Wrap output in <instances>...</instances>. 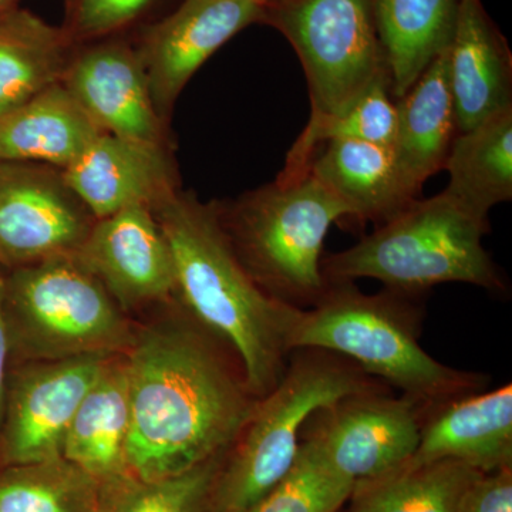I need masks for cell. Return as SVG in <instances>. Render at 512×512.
I'll use <instances>...</instances> for the list:
<instances>
[{
  "mask_svg": "<svg viewBox=\"0 0 512 512\" xmlns=\"http://www.w3.org/2000/svg\"><path fill=\"white\" fill-rule=\"evenodd\" d=\"M126 360V467L140 480L180 476L227 453L258 402L235 353L185 311L136 328Z\"/></svg>",
  "mask_w": 512,
  "mask_h": 512,
  "instance_id": "1",
  "label": "cell"
},
{
  "mask_svg": "<svg viewBox=\"0 0 512 512\" xmlns=\"http://www.w3.org/2000/svg\"><path fill=\"white\" fill-rule=\"evenodd\" d=\"M151 211L173 259L174 298L235 353L261 399L284 375L289 329L301 308L256 284L222 227L218 205L175 190Z\"/></svg>",
  "mask_w": 512,
  "mask_h": 512,
  "instance_id": "2",
  "label": "cell"
},
{
  "mask_svg": "<svg viewBox=\"0 0 512 512\" xmlns=\"http://www.w3.org/2000/svg\"><path fill=\"white\" fill-rule=\"evenodd\" d=\"M412 296L384 289L367 295L353 282H329L309 309H298L289 353H336L419 404L424 413L457 397L481 392L487 377L437 362L420 346L421 315Z\"/></svg>",
  "mask_w": 512,
  "mask_h": 512,
  "instance_id": "3",
  "label": "cell"
},
{
  "mask_svg": "<svg viewBox=\"0 0 512 512\" xmlns=\"http://www.w3.org/2000/svg\"><path fill=\"white\" fill-rule=\"evenodd\" d=\"M488 231V218L443 191L413 201L353 247L323 258V274L329 282L376 279L412 298L443 284L505 292L504 275L483 245Z\"/></svg>",
  "mask_w": 512,
  "mask_h": 512,
  "instance_id": "4",
  "label": "cell"
},
{
  "mask_svg": "<svg viewBox=\"0 0 512 512\" xmlns=\"http://www.w3.org/2000/svg\"><path fill=\"white\" fill-rule=\"evenodd\" d=\"M392 390L346 357L318 349L289 353L278 384L258 399L215 481L212 512H245L291 471L312 414L356 393Z\"/></svg>",
  "mask_w": 512,
  "mask_h": 512,
  "instance_id": "5",
  "label": "cell"
},
{
  "mask_svg": "<svg viewBox=\"0 0 512 512\" xmlns=\"http://www.w3.org/2000/svg\"><path fill=\"white\" fill-rule=\"evenodd\" d=\"M218 212L239 261L268 295L301 309L322 298L323 245L350 211L311 173L266 184Z\"/></svg>",
  "mask_w": 512,
  "mask_h": 512,
  "instance_id": "6",
  "label": "cell"
},
{
  "mask_svg": "<svg viewBox=\"0 0 512 512\" xmlns=\"http://www.w3.org/2000/svg\"><path fill=\"white\" fill-rule=\"evenodd\" d=\"M2 308L12 363L120 355L136 335L76 255L6 269Z\"/></svg>",
  "mask_w": 512,
  "mask_h": 512,
  "instance_id": "7",
  "label": "cell"
},
{
  "mask_svg": "<svg viewBox=\"0 0 512 512\" xmlns=\"http://www.w3.org/2000/svg\"><path fill=\"white\" fill-rule=\"evenodd\" d=\"M262 22L288 39L302 64L311 97L306 126L339 116L387 76L375 0H276Z\"/></svg>",
  "mask_w": 512,
  "mask_h": 512,
  "instance_id": "8",
  "label": "cell"
},
{
  "mask_svg": "<svg viewBox=\"0 0 512 512\" xmlns=\"http://www.w3.org/2000/svg\"><path fill=\"white\" fill-rule=\"evenodd\" d=\"M424 410L392 390L356 393L312 414L302 430L319 453L353 484L409 463L420 441Z\"/></svg>",
  "mask_w": 512,
  "mask_h": 512,
  "instance_id": "9",
  "label": "cell"
},
{
  "mask_svg": "<svg viewBox=\"0 0 512 512\" xmlns=\"http://www.w3.org/2000/svg\"><path fill=\"white\" fill-rule=\"evenodd\" d=\"M109 357L10 365L0 424V468L63 457L74 414Z\"/></svg>",
  "mask_w": 512,
  "mask_h": 512,
  "instance_id": "10",
  "label": "cell"
},
{
  "mask_svg": "<svg viewBox=\"0 0 512 512\" xmlns=\"http://www.w3.org/2000/svg\"><path fill=\"white\" fill-rule=\"evenodd\" d=\"M94 221L64 183L62 170L0 163V268L74 255Z\"/></svg>",
  "mask_w": 512,
  "mask_h": 512,
  "instance_id": "11",
  "label": "cell"
},
{
  "mask_svg": "<svg viewBox=\"0 0 512 512\" xmlns=\"http://www.w3.org/2000/svg\"><path fill=\"white\" fill-rule=\"evenodd\" d=\"M276 0H184L148 32L141 60L160 116L174 103L202 64L231 37L264 19Z\"/></svg>",
  "mask_w": 512,
  "mask_h": 512,
  "instance_id": "12",
  "label": "cell"
},
{
  "mask_svg": "<svg viewBox=\"0 0 512 512\" xmlns=\"http://www.w3.org/2000/svg\"><path fill=\"white\" fill-rule=\"evenodd\" d=\"M74 255L124 312L174 298L173 259L150 208H127L94 221Z\"/></svg>",
  "mask_w": 512,
  "mask_h": 512,
  "instance_id": "13",
  "label": "cell"
},
{
  "mask_svg": "<svg viewBox=\"0 0 512 512\" xmlns=\"http://www.w3.org/2000/svg\"><path fill=\"white\" fill-rule=\"evenodd\" d=\"M101 133L164 146L158 113L140 53L101 43L70 57L62 82Z\"/></svg>",
  "mask_w": 512,
  "mask_h": 512,
  "instance_id": "14",
  "label": "cell"
},
{
  "mask_svg": "<svg viewBox=\"0 0 512 512\" xmlns=\"http://www.w3.org/2000/svg\"><path fill=\"white\" fill-rule=\"evenodd\" d=\"M62 175L94 220L127 208L153 210L178 190L164 146L106 133L94 138Z\"/></svg>",
  "mask_w": 512,
  "mask_h": 512,
  "instance_id": "15",
  "label": "cell"
},
{
  "mask_svg": "<svg viewBox=\"0 0 512 512\" xmlns=\"http://www.w3.org/2000/svg\"><path fill=\"white\" fill-rule=\"evenodd\" d=\"M454 460L483 474L512 467V386L457 397L424 416L409 464Z\"/></svg>",
  "mask_w": 512,
  "mask_h": 512,
  "instance_id": "16",
  "label": "cell"
},
{
  "mask_svg": "<svg viewBox=\"0 0 512 512\" xmlns=\"http://www.w3.org/2000/svg\"><path fill=\"white\" fill-rule=\"evenodd\" d=\"M447 63L458 133L512 107L511 52L481 0H461Z\"/></svg>",
  "mask_w": 512,
  "mask_h": 512,
  "instance_id": "17",
  "label": "cell"
},
{
  "mask_svg": "<svg viewBox=\"0 0 512 512\" xmlns=\"http://www.w3.org/2000/svg\"><path fill=\"white\" fill-rule=\"evenodd\" d=\"M396 106L392 150L404 184L419 198L426 181L443 170L458 133L447 50L396 100Z\"/></svg>",
  "mask_w": 512,
  "mask_h": 512,
  "instance_id": "18",
  "label": "cell"
},
{
  "mask_svg": "<svg viewBox=\"0 0 512 512\" xmlns=\"http://www.w3.org/2000/svg\"><path fill=\"white\" fill-rule=\"evenodd\" d=\"M309 173L349 208L350 218L377 227L419 200L404 184L392 148L379 144L329 141Z\"/></svg>",
  "mask_w": 512,
  "mask_h": 512,
  "instance_id": "19",
  "label": "cell"
},
{
  "mask_svg": "<svg viewBox=\"0 0 512 512\" xmlns=\"http://www.w3.org/2000/svg\"><path fill=\"white\" fill-rule=\"evenodd\" d=\"M130 387L126 353L110 356L74 414L62 456L99 483L127 474Z\"/></svg>",
  "mask_w": 512,
  "mask_h": 512,
  "instance_id": "20",
  "label": "cell"
},
{
  "mask_svg": "<svg viewBox=\"0 0 512 512\" xmlns=\"http://www.w3.org/2000/svg\"><path fill=\"white\" fill-rule=\"evenodd\" d=\"M62 83L0 116V163H32L64 170L100 136Z\"/></svg>",
  "mask_w": 512,
  "mask_h": 512,
  "instance_id": "21",
  "label": "cell"
},
{
  "mask_svg": "<svg viewBox=\"0 0 512 512\" xmlns=\"http://www.w3.org/2000/svg\"><path fill=\"white\" fill-rule=\"evenodd\" d=\"M461 0H375L390 93L403 96L450 46Z\"/></svg>",
  "mask_w": 512,
  "mask_h": 512,
  "instance_id": "22",
  "label": "cell"
},
{
  "mask_svg": "<svg viewBox=\"0 0 512 512\" xmlns=\"http://www.w3.org/2000/svg\"><path fill=\"white\" fill-rule=\"evenodd\" d=\"M446 191L480 217L512 200V107L454 137Z\"/></svg>",
  "mask_w": 512,
  "mask_h": 512,
  "instance_id": "23",
  "label": "cell"
},
{
  "mask_svg": "<svg viewBox=\"0 0 512 512\" xmlns=\"http://www.w3.org/2000/svg\"><path fill=\"white\" fill-rule=\"evenodd\" d=\"M67 37L28 10L0 13V116L62 82Z\"/></svg>",
  "mask_w": 512,
  "mask_h": 512,
  "instance_id": "24",
  "label": "cell"
},
{
  "mask_svg": "<svg viewBox=\"0 0 512 512\" xmlns=\"http://www.w3.org/2000/svg\"><path fill=\"white\" fill-rule=\"evenodd\" d=\"M481 476L460 461L407 463L353 485L349 512H457L464 494Z\"/></svg>",
  "mask_w": 512,
  "mask_h": 512,
  "instance_id": "25",
  "label": "cell"
},
{
  "mask_svg": "<svg viewBox=\"0 0 512 512\" xmlns=\"http://www.w3.org/2000/svg\"><path fill=\"white\" fill-rule=\"evenodd\" d=\"M100 483L64 457L0 468V512H94Z\"/></svg>",
  "mask_w": 512,
  "mask_h": 512,
  "instance_id": "26",
  "label": "cell"
},
{
  "mask_svg": "<svg viewBox=\"0 0 512 512\" xmlns=\"http://www.w3.org/2000/svg\"><path fill=\"white\" fill-rule=\"evenodd\" d=\"M396 130V100L390 93L389 77L384 76L339 116L303 128L276 180L292 183L305 177L319 148L329 141L356 140L392 148Z\"/></svg>",
  "mask_w": 512,
  "mask_h": 512,
  "instance_id": "27",
  "label": "cell"
},
{
  "mask_svg": "<svg viewBox=\"0 0 512 512\" xmlns=\"http://www.w3.org/2000/svg\"><path fill=\"white\" fill-rule=\"evenodd\" d=\"M227 453L163 480H140L127 473L104 481L94 512H212L215 481Z\"/></svg>",
  "mask_w": 512,
  "mask_h": 512,
  "instance_id": "28",
  "label": "cell"
},
{
  "mask_svg": "<svg viewBox=\"0 0 512 512\" xmlns=\"http://www.w3.org/2000/svg\"><path fill=\"white\" fill-rule=\"evenodd\" d=\"M318 448L301 440L291 471L262 500L245 512H339L353 491Z\"/></svg>",
  "mask_w": 512,
  "mask_h": 512,
  "instance_id": "29",
  "label": "cell"
},
{
  "mask_svg": "<svg viewBox=\"0 0 512 512\" xmlns=\"http://www.w3.org/2000/svg\"><path fill=\"white\" fill-rule=\"evenodd\" d=\"M153 0H76L72 32L80 39H97L130 25Z\"/></svg>",
  "mask_w": 512,
  "mask_h": 512,
  "instance_id": "30",
  "label": "cell"
},
{
  "mask_svg": "<svg viewBox=\"0 0 512 512\" xmlns=\"http://www.w3.org/2000/svg\"><path fill=\"white\" fill-rule=\"evenodd\" d=\"M457 512H512V467L478 477Z\"/></svg>",
  "mask_w": 512,
  "mask_h": 512,
  "instance_id": "31",
  "label": "cell"
},
{
  "mask_svg": "<svg viewBox=\"0 0 512 512\" xmlns=\"http://www.w3.org/2000/svg\"><path fill=\"white\" fill-rule=\"evenodd\" d=\"M3 279L5 269L0 268V424H2L3 410H5L6 389H8V376L10 370V346L5 318H3Z\"/></svg>",
  "mask_w": 512,
  "mask_h": 512,
  "instance_id": "32",
  "label": "cell"
},
{
  "mask_svg": "<svg viewBox=\"0 0 512 512\" xmlns=\"http://www.w3.org/2000/svg\"><path fill=\"white\" fill-rule=\"evenodd\" d=\"M16 0H0V13L6 12V10L13 8Z\"/></svg>",
  "mask_w": 512,
  "mask_h": 512,
  "instance_id": "33",
  "label": "cell"
}]
</instances>
